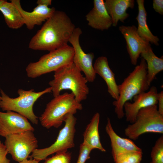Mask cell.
<instances>
[{
	"mask_svg": "<svg viewBox=\"0 0 163 163\" xmlns=\"http://www.w3.org/2000/svg\"><path fill=\"white\" fill-rule=\"evenodd\" d=\"M100 118V114L97 112L93 116L84 133L83 143L93 149H97L102 152H105L106 150L102 146L100 141L98 131Z\"/></svg>",
	"mask_w": 163,
	"mask_h": 163,
	"instance_id": "ffe728a7",
	"label": "cell"
},
{
	"mask_svg": "<svg viewBox=\"0 0 163 163\" xmlns=\"http://www.w3.org/2000/svg\"><path fill=\"white\" fill-rule=\"evenodd\" d=\"M85 17L88 25L96 29L107 30L112 25V19L103 0H94L92 9Z\"/></svg>",
	"mask_w": 163,
	"mask_h": 163,
	"instance_id": "9a60e30c",
	"label": "cell"
},
{
	"mask_svg": "<svg viewBox=\"0 0 163 163\" xmlns=\"http://www.w3.org/2000/svg\"><path fill=\"white\" fill-rule=\"evenodd\" d=\"M93 149L90 147L83 142L81 144L77 163H85L86 161L90 158V154Z\"/></svg>",
	"mask_w": 163,
	"mask_h": 163,
	"instance_id": "484cf974",
	"label": "cell"
},
{
	"mask_svg": "<svg viewBox=\"0 0 163 163\" xmlns=\"http://www.w3.org/2000/svg\"><path fill=\"white\" fill-rule=\"evenodd\" d=\"M138 13L136 19L138 23L137 32L145 40L156 46L159 45V39L153 35L149 28L146 22L147 12L144 7V0H137Z\"/></svg>",
	"mask_w": 163,
	"mask_h": 163,
	"instance_id": "44dd1931",
	"label": "cell"
},
{
	"mask_svg": "<svg viewBox=\"0 0 163 163\" xmlns=\"http://www.w3.org/2000/svg\"><path fill=\"white\" fill-rule=\"evenodd\" d=\"M74 115L69 113L66 116L64 120L65 125L59 131L56 141L53 144L45 148L36 149L29 157L40 161L45 160L51 154L67 151L68 149L74 147L77 119Z\"/></svg>",
	"mask_w": 163,
	"mask_h": 163,
	"instance_id": "ba28073f",
	"label": "cell"
},
{
	"mask_svg": "<svg viewBox=\"0 0 163 163\" xmlns=\"http://www.w3.org/2000/svg\"><path fill=\"white\" fill-rule=\"evenodd\" d=\"M1 96H0V103L1 102Z\"/></svg>",
	"mask_w": 163,
	"mask_h": 163,
	"instance_id": "d6a6232c",
	"label": "cell"
},
{
	"mask_svg": "<svg viewBox=\"0 0 163 163\" xmlns=\"http://www.w3.org/2000/svg\"><path fill=\"white\" fill-rule=\"evenodd\" d=\"M39 161L34 159H30V160L26 159L21 161L19 162V163H39Z\"/></svg>",
	"mask_w": 163,
	"mask_h": 163,
	"instance_id": "4dcf8cb0",
	"label": "cell"
},
{
	"mask_svg": "<svg viewBox=\"0 0 163 163\" xmlns=\"http://www.w3.org/2000/svg\"><path fill=\"white\" fill-rule=\"evenodd\" d=\"M82 104L71 92H65L54 97L47 104L39 118L42 126L47 129L58 128L69 113L74 114L82 109Z\"/></svg>",
	"mask_w": 163,
	"mask_h": 163,
	"instance_id": "277c9868",
	"label": "cell"
},
{
	"mask_svg": "<svg viewBox=\"0 0 163 163\" xmlns=\"http://www.w3.org/2000/svg\"><path fill=\"white\" fill-rule=\"evenodd\" d=\"M158 93L156 87L152 86L148 91L134 96L133 103L128 101L126 102L123 109L126 121L133 123L137 114L141 110L150 106L157 105Z\"/></svg>",
	"mask_w": 163,
	"mask_h": 163,
	"instance_id": "7c38bea8",
	"label": "cell"
},
{
	"mask_svg": "<svg viewBox=\"0 0 163 163\" xmlns=\"http://www.w3.org/2000/svg\"><path fill=\"white\" fill-rule=\"evenodd\" d=\"M74 52L68 45L49 52L36 62L29 63L26 68L27 76L35 78L73 63Z\"/></svg>",
	"mask_w": 163,
	"mask_h": 163,
	"instance_id": "5b68a950",
	"label": "cell"
},
{
	"mask_svg": "<svg viewBox=\"0 0 163 163\" xmlns=\"http://www.w3.org/2000/svg\"><path fill=\"white\" fill-rule=\"evenodd\" d=\"M134 0H106L104 5L110 17L112 25L116 26L119 21L123 22L129 16L126 12L129 8L133 9L134 6Z\"/></svg>",
	"mask_w": 163,
	"mask_h": 163,
	"instance_id": "ac0fdd59",
	"label": "cell"
},
{
	"mask_svg": "<svg viewBox=\"0 0 163 163\" xmlns=\"http://www.w3.org/2000/svg\"><path fill=\"white\" fill-rule=\"evenodd\" d=\"M71 154L67 151L56 153L52 157L46 158L44 163H70Z\"/></svg>",
	"mask_w": 163,
	"mask_h": 163,
	"instance_id": "d4e9b609",
	"label": "cell"
},
{
	"mask_svg": "<svg viewBox=\"0 0 163 163\" xmlns=\"http://www.w3.org/2000/svg\"><path fill=\"white\" fill-rule=\"evenodd\" d=\"M15 6L24 19L25 24L28 30L33 29L36 25H40L45 22L56 10L54 7L38 5L33 11L28 12L22 7L20 0H11Z\"/></svg>",
	"mask_w": 163,
	"mask_h": 163,
	"instance_id": "5bb4252c",
	"label": "cell"
},
{
	"mask_svg": "<svg viewBox=\"0 0 163 163\" xmlns=\"http://www.w3.org/2000/svg\"><path fill=\"white\" fill-rule=\"evenodd\" d=\"M148 133H163V115L159 112L157 105L141 110L135 122L124 130L125 135L134 140L142 134Z\"/></svg>",
	"mask_w": 163,
	"mask_h": 163,
	"instance_id": "52a82bcc",
	"label": "cell"
},
{
	"mask_svg": "<svg viewBox=\"0 0 163 163\" xmlns=\"http://www.w3.org/2000/svg\"><path fill=\"white\" fill-rule=\"evenodd\" d=\"M142 153L131 152L120 154L113 157L115 163H140Z\"/></svg>",
	"mask_w": 163,
	"mask_h": 163,
	"instance_id": "603a6c76",
	"label": "cell"
},
{
	"mask_svg": "<svg viewBox=\"0 0 163 163\" xmlns=\"http://www.w3.org/2000/svg\"><path fill=\"white\" fill-rule=\"evenodd\" d=\"M75 28L64 12L56 10L31 38L28 47L50 52L64 46L68 45Z\"/></svg>",
	"mask_w": 163,
	"mask_h": 163,
	"instance_id": "6da1fadb",
	"label": "cell"
},
{
	"mask_svg": "<svg viewBox=\"0 0 163 163\" xmlns=\"http://www.w3.org/2000/svg\"><path fill=\"white\" fill-rule=\"evenodd\" d=\"M28 130L34 129L26 117L13 111H0V136L5 137Z\"/></svg>",
	"mask_w": 163,
	"mask_h": 163,
	"instance_id": "8fae6325",
	"label": "cell"
},
{
	"mask_svg": "<svg viewBox=\"0 0 163 163\" xmlns=\"http://www.w3.org/2000/svg\"><path fill=\"white\" fill-rule=\"evenodd\" d=\"M93 67L96 74H98L106 82L108 92L115 101L119 97L118 85L115 77V74L109 66L107 58L101 56L95 61Z\"/></svg>",
	"mask_w": 163,
	"mask_h": 163,
	"instance_id": "e0dca14e",
	"label": "cell"
},
{
	"mask_svg": "<svg viewBox=\"0 0 163 163\" xmlns=\"http://www.w3.org/2000/svg\"><path fill=\"white\" fill-rule=\"evenodd\" d=\"M151 161L150 163H163V136L156 141L151 153Z\"/></svg>",
	"mask_w": 163,
	"mask_h": 163,
	"instance_id": "cb8c5ba5",
	"label": "cell"
},
{
	"mask_svg": "<svg viewBox=\"0 0 163 163\" xmlns=\"http://www.w3.org/2000/svg\"><path fill=\"white\" fill-rule=\"evenodd\" d=\"M158 110L161 115H163V91H161L158 93Z\"/></svg>",
	"mask_w": 163,
	"mask_h": 163,
	"instance_id": "f1b7e54d",
	"label": "cell"
},
{
	"mask_svg": "<svg viewBox=\"0 0 163 163\" xmlns=\"http://www.w3.org/2000/svg\"><path fill=\"white\" fill-rule=\"evenodd\" d=\"M1 100L0 107L3 111H13L18 113L29 120L34 124L38 123V117L34 113L33 105L35 102L44 94L52 92L51 87L44 90L36 92L33 89L25 90L19 89L18 91L19 96L15 98L10 97L1 89Z\"/></svg>",
	"mask_w": 163,
	"mask_h": 163,
	"instance_id": "8992f818",
	"label": "cell"
},
{
	"mask_svg": "<svg viewBox=\"0 0 163 163\" xmlns=\"http://www.w3.org/2000/svg\"><path fill=\"white\" fill-rule=\"evenodd\" d=\"M147 66L145 61L142 58L139 64L118 85L119 97L113 102L114 111L119 119L124 116L123 106L125 103L133 97L148 90L150 86L147 78Z\"/></svg>",
	"mask_w": 163,
	"mask_h": 163,
	"instance_id": "3957f363",
	"label": "cell"
},
{
	"mask_svg": "<svg viewBox=\"0 0 163 163\" xmlns=\"http://www.w3.org/2000/svg\"><path fill=\"white\" fill-rule=\"evenodd\" d=\"M5 138L4 145L8 153L19 162L27 159L38 147L37 140L32 131L10 134Z\"/></svg>",
	"mask_w": 163,
	"mask_h": 163,
	"instance_id": "9c48e42d",
	"label": "cell"
},
{
	"mask_svg": "<svg viewBox=\"0 0 163 163\" xmlns=\"http://www.w3.org/2000/svg\"><path fill=\"white\" fill-rule=\"evenodd\" d=\"M140 55L146 63L147 80L150 86L156 75L163 70V56L160 58L156 56L149 43L143 48Z\"/></svg>",
	"mask_w": 163,
	"mask_h": 163,
	"instance_id": "d6986e66",
	"label": "cell"
},
{
	"mask_svg": "<svg viewBox=\"0 0 163 163\" xmlns=\"http://www.w3.org/2000/svg\"><path fill=\"white\" fill-rule=\"evenodd\" d=\"M8 153L4 144L0 141V163H11L10 160L7 158Z\"/></svg>",
	"mask_w": 163,
	"mask_h": 163,
	"instance_id": "4316f807",
	"label": "cell"
},
{
	"mask_svg": "<svg viewBox=\"0 0 163 163\" xmlns=\"http://www.w3.org/2000/svg\"><path fill=\"white\" fill-rule=\"evenodd\" d=\"M88 82L81 71L73 63L55 71L54 78L49 85L54 97L60 94L62 90L69 89L80 102L87 99L89 94Z\"/></svg>",
	"mask_w": 163,
	"mask_h": 163,
	"instance_id": "7a4b0ae2",
	"label": "cell"
},
{
	"mask_svg": "<svg viewBox=\"0 0 163 163\" xmlns=\"http://www.w3.org/2000/svg\"><path fill=\"white\" fill-rule=\"evenodd\" d=\"M105 130L110 139L113 157L119 154L129 152L142 153V149L136 145L131 139L122 138L116 133L113 128L109 118H107Z\"/></svg>",
	"mask_w": 163,
	"mask_h": 163,
	"instance_id": "2e32d148",
	"label": "cell"
},
{
	"mask_svg": "<svg viewBox=\"0 0 163 163\" xmlns=\"http://www.w3.org/2000/svg\"><path fill=\"white\" fill-rule=\"evenodd\" d=\"M153 8L155 10L161 15L163 14V0H154Z\"/></svg>",
	"mask_w": 163,
	"mask_h": 163,
	"instance_id": "83f0119b",
	"label": "cell"
},
{
	"mask_svg": "<svg viewBox=\"0 0 163 163\" xmlns=\"http://www.w3.org/2000/svg\"><path fill=\"white\" fill-rule=\"evenodd\" d=\"M0 11L9 28L17 29L25 24L24 21L20 12L11 2L5 0L0 6Z\"/></svg>",
	"mask_w": 163,
	"mask_h": 163,
	"instance_id": "7402d4cb",
	"label": "cell"
},
{
	"mask_svg": "<svg viewBox=\"0 0 163 163\" xmlns=\"http://www.w3.org/2000/svg\"><path fill=\"white\" fill-rule=\"evenodd\" d=\"M119 29L126 41L131 62L133 65H136L143 49L149 43L139 35L137 28L134 25H122L119 27Z\"/></svg>",
	"mask_w": 163,
	"mask_h": 163,
	"instance_id": "4fadbf2b",
	"label": "cell"
},
{
	"mask_svg": "<svg viewBox=\"0 0 163 163\" xmlns=\"http://www.w3.org/2000/svg\"><path fill=\"white\" fill-rule=\"evenodd\" d=\"M5 1L4 0H0V6Z\"/></svg>",
	"mask_w": 163,
	"mask_h": 163,
	"instance_id": "1f68e13d",
	"label": "cell"
},
{
	"mask_svg": "<svg viewBox=\"0 0 163 163\" xmlns=\"http://www.w3.org/2000/svg\"><path fill=\"white\" fill-rule=\"evenodd\" d=\"M52 0H38L37 2L38 5H41L47 6L51 5Z\"/></svg>",
	"mask_w": 163,
	"mask_h": 163,
	"instance_id": "f546056e",
	"label": "cell"
},
{
	"mask_svg": "<svg viewBox=\"0 0 163 163\" xmlns=\"http://www.w3.org/2000/svg\"><path fill=\"white\" fill-rule=\"evenodd\" d=\"M82 33L81 28L75 27L69 40L74 50L73 63L84 72L88 82H93L96 74L93 65L94 55L92 52L86 53L82 49L79 42V37Z\"/></svg>",
	"mask_w": 163,
	"mask_h": 163,
	"instance_id": "30bf717a",
	"label": "cell"
}]
</instances>
